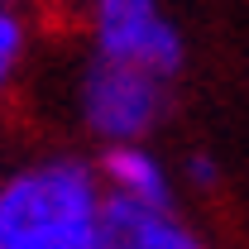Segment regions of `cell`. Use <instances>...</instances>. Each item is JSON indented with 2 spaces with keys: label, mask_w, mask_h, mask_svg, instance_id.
<instances>
[{
  "label": "cell",
  "mask_w": 249,
  "mask_h": 249,
  "mask_svg": "<svg viewBox=\"0 0 249 249\" xmlns=\"http://www.w3.org/2000/svg\"><path fill=\"white\" fill-rule=\"evenodd\" d=\"M106 196L87 163H38L0 187V249H106Z\"/></svg>",
  "instance_id": "6da1fadb"
},
{
  "label": "cell",
  "mask_w": 249,
  "mask_h": 249,
  "mask_svg": "<svg viewBox=\"0 0 249 249\" xmlns=\"http://www.w3.org/2000/svg\"><path fill=\"white\" fill-rule=\"evenodd\" d=\"M82 106H87V124L101 139L134 144L163 115V77L101 58L87 77V87H82Z\"/></svg>",
  "instance_id": "7a4b0ae2"
},
{
  "label": "cell",
  "mask_w": 249,
  "mask_h": 249,
  "mask_svg": "<svg viewBox=\"0 0 249 249\" xmlns=\"http://www.w3.org/2000/svg\"><path fill=\"white\" fill-rule=\"evenodd\" d=\"M96 43L106 62L154 77H173L182 67V38L154 0H96Z\"/></svg>",
  "instance_id": "3957f363"
},
{
  "label": "cell",
  "mask_w": 249,
  "mask_h": 249,
  "mask_svg": "<svg viewBox=\"0 0 249 249\" xmlns=\"http://www.w3.org/2000/svg\"><path fill=\"white\" fill-rule=\"evenodd\" d=\"M101 240H106V249H201V240L173 211L134 206L124 196H106Z\"/></svg>",
  "instance_id": "277c9868"
},
{
  "label": "cell",
  "mask_w": 249,
  "mask_h": 249,
  "mask_svg": "<svg viewBox=\"0 0 249 249\" xmlns=\"http://www.w3.org/2000/svg\"><path fill=\"white\" fill-rule=\"evenodd\" d=\"M106 182L115 187L110 196H124L134 206H154V211H168L173 206V192H168V173L154 163V154H144L139 144H115L106 154Z\"/></svg>",
  "instance_id": "5b68a950"
},
{
  "label": "cell",
  "mask_w": 249,
  "mask_h": 249,
  "mask_svg": "<svg viewBox=\"0 0 249 249\" xmlns=\"http://www.w3.org/2000/svg\"><path fill=\"white\" fill-rule=\"evenodd\" d=\"M19 53H24V29H19V19H15L10 10H0V87H5V77L15 72Z\"/></svg>",
  "instance_id": "8992f818"
},
{
  "label": "cell",
  "mask_w": 249,
  "mask_h": 249,
  "mask_svg": "<svg viewBox=\"0 0 249 249\" xmlns=\"http://www.w3.org/2000/svg\"><path fill=\"white\" fill-rule=\"evenodd\" d=\"M187 178H192L196 187H216L220 168H216V163H211L206 154H192V158H187Z\"/></svg>",
  "instance_id": "52a82bcc"
},
{
  "label": "cell",
  "mask_w": 249,
  "mask_h": 249,
  "mask_svg": "<svg viewBox=\"0 0 249 249\" xmlns=\"http://www.w3.org/2000/svg\"><path fill=\"white\" fill-rule=\"evenodd\" d=\"M0 10H5V5H0Z\"/></svg>",
  "instance_id": "ba28073f"
}]
</instances>
